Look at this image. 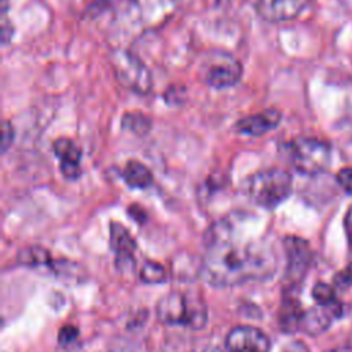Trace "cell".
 Returning <instances> with one entry per match:
<instances>
[{"mask_svg":"<svg viewBox=\"0 0 352 352\" xmlns=\"http://www.w3.org/2000/svg\"><path fill=\"white\" fill-rule=\"evenodd\" d=\"M276 260L264 245L242 242L234 232L231 221L223 220L209 231L208 252L202 261V276L213 286H234L252 279L270 276Z\"/></svg>","mask_w":352,"mask_h":352,"instance_id":"obj_1","label":"cell"},{"mask_svg":"<svg viewBox=\"0 0 352 352\" xmlns=\"http://www.w3.org/2000/svg\"><path fill=\"white\" fill-rule=\"evenodd\" d=\"M157 315L162 323L183 324L201 329L206 323L208 309L197 294L169 292L157 304Z\"/></svg>","mask_w":352,"mask_h":352,"instance_id":"obj_2","label":"cell"},{"mask_svg":"<svg viewBox=\"0 0 352 352\" xmlns=\"http://www.w3.org/2000/svg\"><path fill=\"white\" fill-rule=\"evenodd\" d=\"M292 175L280 168H270L250 175L246 180V191L250 199L265 209L282 204L292 192Z\"/></svg>","mask_w":352,"mask_h":352,"instance_id":"obj_3","label":"cell"},{"mask_svg":"<svg viewBox=\"0 0 352 352\" xmlns=\"http://www.w3.org/2000/svg\"><path fill=\"white\" fill-rule=\"evenodd\" d=\"M285 151L296 170L311 176L323 172L331 160L329 143L318 138H296L285 144Z\"/></svg>","mask_w":352,"mask_h":352,"instance_id":"obj_4","label":"cell"},{"mask_svg":"<svg viewBox=\"0 0 352 352\" xmlns=\"http://www.w3.org/2000/svg\"><path fill=\"white\" fill-rule=\"evenodd\" d=\"M110 67L117 81L126 89L147 95L153 88V77L150 69L132 51L125 48H114L109 55Z\"/></svg>","mask_w":352,"mask_h":352,"instance_id":"obj_5","label":"cell"},{"mask_svg":"<svg viewBox=\"0 0 352 352\" xmlns=\"http://www.w3.org/2000/svg\"><path fill=\"white\" fill-rule=\"evenodd\" d=\"M242 74V63L227 52H216L210 55L202 69L204 81L216 89L234 87L239 82Z\"/></svg>","mask_w":352,"mask_h":352,"instance_id":"obj_6","label":"cell"},{"mask_svg":"<svg viewBox=\"0 0 352 352\" xmlns=\"http://www.w3.org/2000/svg\"><path fill=\"white\" fill-rule=\"evenodd\" d=\"M176 0H131L129 14L146 29L162 25L175 11Z\"/></svg>","mask_w":352,"mask_h":352,"instance_id":"obj_7","label":"cell"},{"mask_svg":"<svg viewBox=\"0 0 352 352\" xmlns=\"http://www.w3.org/2000/svg\"><path fill=\"white\" fill-rule=\"evenodd\" d=\"M228 352H270L268 337L257 327L241 324L231 329L226 337Z\"/></svg>","mask_w":352,"mask_h":352,"instance_id":"obj_8","label":"cell"},{"mask_svg":"<svg viewBox=\"0 0 352 352\" xmlns=\"http://www.w3.org/2000/svg\"><path fill=\"white\" fill-rule=\"evenodd\" d=\"M283 246L287 256V268L285 275L292 285H296L301 280L311 263V249L307 241L293 235L283 239Z\"/></svg>","mask_w":352,"mask_h":352,"instance_id":"obj_9","label":"cell"},{"mask_svg":"<svg viewBox=\"0 0 352 352\" xmlns=\"http://www.w3.org/2000/svg\"><path fill=\"white\" fill-rule=\"evenodd\" d=\"M109 230V242L111 250L116 253L117 268L121 272H125V270H133V252L136 249V242L133 236L122 224L117 221H111Z\"/></svg>","mask_w":352,"mask_h":352,"instance_id":"obj_10","label":"cell"},{"mask_svg":"<svg viewBox=\"0 0 352 352\" xmlns=\"http://www.w3.org/2000/svg\"><path fill=\"white\" fill-rule=\"evenodd\" d=\"M308 0H254L257 14L268 22L294 19L305 8Z\"/></svg>","mask_w":352,"mask_h":352,"instance_id":"obj_11","label":"cell"},{"mask_svg":"<svg viewBox=\"0 0 352 352\" xmlns=\"http://www.w3.org/2000/svg\"><path fill=\"white\" fill-rule=\"evenodd\" d=\"M282 120V114L276 109H265L256 114H250L236 121L234 125L238 133L246 136H261L275 129Z\"/></svg>","mask_w":352,"mask_h":352,"instance_id":"obj_12","label":"cell"},{"mask_svg":"<svg viewBox=\"0 0 352 352\" xmlns=\"http://www.w3.org/2000/svg\"><path fill=\"white\" fill-rule=\"evenodd\" d=\"M54 153L59 158V168L62 175L74 180L81 173V148L69 138H59L54 142Z\"/></svg>","mask_w":352,"mask_h":352,"instance_id":"obj_13","label":"cell"},{"mask_svg":"<svg viewBox=\"0 0 352 352\" xmlns=\"http://www.w3.org/2000/svg\"><path fill=\"white\" fill-rule=\"evenodd\" d=\"M334 316L327 307L319 305V307L311 308L308 311H304L300 330H302L311 336L320 334L327 330Z\"/></svg>","mask_w":352,"mask_h":352,"instance_id":"obj_14","label":"cell"},{"mask_svg":"<svg viewBox=\"0 0 352 352\" xmlns=\"http://www.w3.org/2000/svg\"><path fill=\"white\" fill-rule=\"evenodd\" d=\"M124 182L132 188H146L153 183L151 170L142 162L132 160L121 170Z\"/></svg>","mask_w":352,"mask_h":352,"instance_id":"obj_15","label":"cell"},{"mask_svg":"<svg viewBox=\"0 0 352 352\" xmlns=\"http://www.w3.org/2000/svg\"><path fill=\"white\" fill-rule=\"evenodd\" d=\"M302 315L304 311L301 309L300 302L294 297H286L279 312V323L282 330L286 333H294L300 330Z\"/></svg>","mask_w":352,"mask_h":352,"instance_id":"obj_16","label":"cell"},{"mask_svg":"<svg viewBox=\"0 0 352 352\" xmlns=\"http://www.w3.org/2000/svg\"><path fill=\"white\" fill-rule=\"evenodd\" d=\"M18 261L22 265L28 267H40V265H51V254L47 249L41 246H28L19 250Z\"/></svg>","mask_w":352,"mask_h":352,"instance_id":"obj_17","label":"cell"},{"mask_svg":"<svg viewBox=\"0 0 352 352\" xmlns=\"http://www.w3.org/2000/svg\"><path fill=\"white\" fill-rule=\"evenodd\" d=\"M151 118L140 111L125 113L121 118V126L132 133L144 135L151 129Z\"/></svg>","mask_w":352,"mask_h":352,"instance_id":"obj_18","label":"cell"},{"mask_svg":"<svg viewBox=\"0 0 352 352\" xmlns=\"http://www.w3.org/2000/svg\"><path fill=\"white\" fill-rule=\"evenodd\" d=\"M140 279L144 283H162L166 279L165 268L155 261H146L140 270Z\"/></svg>","mask_w":352,"mask_h":352,"instance_id":"obj_19","label":"cell"},{"mask_svg":"<svg viewBox=\"0 0 352 352\" xmlns=\"http://www.w3.org/2000/svg\"><path fill=\"white\" fill-rule=\"evenodd\" d=\"M312 297L318 302V305H331L333 302L337 301L336 298V290L333 286L324 283V282H318L314 289H312Z\"/></svg>","mask_w":352,"mask_h":352,"instance_id":"obj_20","label":"cell"},{"mask_svg":"<svg viewBox=\"0 0 352 352\" xmlns=\"http://www.w3.org/2000/svg\"><path fill=\"white\" fill-rule=\"evenodd\" d=\"M78 337V329L73 324L63 326L58 333V341L60 345H69L74 342Z\"/></svg>","mask_w":352,"mask_h":352,"instance_id":"obj_21","label":"cell"},{"mask_svg":"<svg viewBox=\"0 0 352 352\" xmlns=\"http://www.w3.org/2000/svg\"><path fill=\"white\" fill-rule=\"evenodd\" d=\"M338 184L352 195V168H341L337 173Z\"/></svg>","mask_w":352,"mask_h":352,"instance_id":"obj_22","label":"cell"},{"mask_svg":"<svg viewBox=\"0 0 352 352\" xmlns=\"http://www.w3.org/2000/svg\"><path fill=\"white\" fill-rule=\"evenodd\" d=\"M12 140H14L12 124L8 122V121H4L3 126H1V151L3 153H6L8 150Z\"/></svg>","mask_w":352,"mask_h":352,"instance_id":"obj_23","label":"cell"},{"mask_svg":"<svg viewBox=\"0 0 352 352\" xmlns=\"http://www.w3.org/2000/svg\"><path fill=\"white\" fill-rule=\"evenodd\" d=\"M0 26H1V40H3V44H6L11 38V36H12V25L8 21V18L6 15V11H3V14H1V23H0Z\"/></svg>","mask_w":352,"mask_h":352,"instance_id":"obj_24","label":"cell"},{"mask_svg":"<svg viewBox=\"0 0 352 352\" xmlns=\"http://www.w3.org/2000/svg\"><path fill=\"white\" fill-rule=\"evenodd\" d=\"M282 352H309V349L302 341H292L283 348Z\"/></svg>","mask_w":352,"mask_h":352,"instance_id":"obj_25","label":"cell"},{"mask_svg":"<svg viewBox=\"0 0 352 352\" xmlns=\"http://www.w3.org/2000/svg\"><path fill=\"white\" fill-rule=\"evenodd\" d=\"M344 224H345V232H346V238H348V242H349V246L352 249V205L349 206L346 214H345V220H344Z\"/></svg>","mask_w":352,"mask_h":352,"instance_id":"obj_26","label":"cell"},{"mask_svg":"<svg viewBox=\"0 0 352 352\" xmlns=\"http://www.w3.org/2000/svg\"><path fill=\"white\" fill-rule=\"evenodd\" d=\"M340 279H342L344 285H352V263L348 265V268L337 275Z\"/></svg>","mask_w":352,"mask_h":352,"instance_id":"obj_27","label":"cell"},{"mask_svg":"<svg viewBox=\"0 0 352 352\" xmlns=\"http://www.w3.org/2000/svg\"><path fill=\"white\" fill-rule=\"evenodd\" d=\"M204 352H224V351L217 348V346H210V348H206Z\"/></svg>","mask_w":352,"mask_h":352,"instance_id":"obj_28","label":"cell"}]
</instances>
